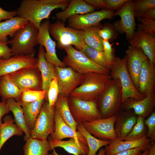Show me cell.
<instances>
[{"mask_svg": "<svg viewBox=\"0 0 155 155\" xmlns=\"http://www.w3.org/2000/svg\"><path fill=\"white\" fill-rule=\"evenodd\" d=\"M70 0H23L16 11L18 16L33 23L38 28L42 21L48 19L54 9H65Z\"/></svg>", "mask_w": 155, "mask_h": 155, "instance_id": "cell-1", "label": "cell"}, {"mask_svg": "<svg viewBox=\"0 0 155 155\" xmlns=\"http://www.w3.org/2000/svg\"><path fill=\"white\" fill-rule=\"evenodd\" d=\"M81 83L70 96L85 101H96L112 80L109 74L91 72L84 74Z\"/></svg>", "mask_w": 155, "mask_h": 155, "instance_id": "cell-2", "label": "cell"}, {"mask_svg": "<svg viewBox=\"0 0 155 155\" xmlns=\"http://www.w3.org/2000/svg\"><path fill=\"white\" fill-rule=\"evenodd\" d=\"M38 32V29L30 22L18 30L7 42L11 45L13 55H35Z\"/></svg>", "mask_w": 155, "mask_h": 155, "instance_id": "cell-3", "label": "cell"}, {"mask_svg": "<svg viewBox=\"0 0 155 155\" xmlns=\"http://www.w3.org/2000/svg\"><path fill=\"white\" fill-rule=\"evenodd\" d=\"M122 88L118 79H112L103 93L96 101L102 118L116 115L121 109Z\"/></svg>", "mask_w": 155, "mask_h": 155, "instance_id": "cell-4", "label": "cell"}, {"mask_svg": "<svg viewBox=\"0 0 155 155\" xmlns=\"http://www.w3.org/2000/svg\"><path fill=\"white\" fill-rule=\"evenodd\" d=\"M49 31L50 35L57 41L56 46L60 49L73 45L78 51H81L86 44L83 38V30L66 27L64 22L60 21L57 20L51 23Z\"/></svg>", "mask_w": 155, "mask_h": 155, "instance_id": "cell-5", "label": "cell"}, {"mask_svg": "<svg viewBox=\"0 0 155 155\" xmlns=\"http://www.w3.org/2000/svg\"><path fill=\"white\" fill-rule=\"evenodd\" d=\"M109 74L112 79H118L120 82L122 88V103L128 98L140 100L145 97L139 92L135 86L127 69L126 55L122 58L115 57L112 63Z\"/></svg>", "mask_w": 155, "mask_h": 155, "instance_id": "cell-6", "label": "cell"}, {"mask_svg": "<svg viewBox=\"0 0 155 155\" xmlns=\"http://www.w3.org/2000/svg\"><path fill=\"white\" fill-rule=\"evenodd\" d=\"M64 49L67 55L64 58L63 62L77 72L81 74L94 72L109 74L110 69L96 64L81 52L75 49L72 45L67 46Z\"/></svg>", "mask_w": 155, "mask_h": 155, "instance_id": "cell-7", "label": "cell"}, {"mask_svg": "<svg viewBox=\"0 0 155 155\" xmlns=\"http://www.w3.org/2000/svg\"><path fill=\"white\" fill-rule=\"evenodd\" d=\"M67 99L71 114L78 123L90 122L102 118L96 101H85L70 96Z\"/></svg>", "mask_w": 155, "mask_h": 155, "instance_id": "cell-8", "label": "cell"}, {"mask_svg": "<svg viewBox=\"0 0 155 155\" xmlns=\"http://www.w3.org/2000/svg\"><path fill=\"white\" fill-rule=\"evenodd\" d=\"M55 129V107H50L47 100L44 102L36 120L30 136L41 140H47Z\"/></svg>", "mask_w": 155, "mask_h": 155, "instance_id": "cell-9", "label": "cell"}, {"mask_svg": "<svg viewBox=\"0 0 155 155\" xmlns=\"http://www.w3.org/2000/svg\"><path fill=\"white\" fill-rule=\"evenodd\" d=\"M12 81L21 90H42L41 75L37 65L24 68L9 74Z\"/></svg>", "mask_w": 155, "mask_h": 155, "instance_id": "cell-10", "label": "cell"}, {"mask_svg": "<svg viewBox=\"0 0 155 155\" xmlns=\"http://www.w3.org/2000/svg\"><path fill=\"white\" fill-rule=\"evenodd\" d=\"M58 80L59 95L68 98L72 91L82 83L84 74H80L70 67L62 68L55 66Z\"/></svg>", "mask_w": 155, "mask_h": 155, "instance_id": "cell-11", "label": "cell"}, {"mask_svg": "<svg viewBox=\"0 0 155 155\" xmlns=\"http://www.w3.org/2000/svg\"><path fill=\"white\" fill-rule=\"evenodd\" d=\"M115 11L106 9L83 14L72 16L67 20L69 26L73 28L83 30L91 26L98 25L104 19L111 20L114 16Z\"/></svg>", "mask_w": 155, "mask_h": 155, "instance_id": "cell-12", "label": "cell"}, {"mask_svg": "<svg viewBox=\"0 0 155 155\" xmlns=\"http://www.w3.org/2000/svg\"><path fill=\"white\" fill-rule=\"evenodd\" d=\"M116 115L111 117L82 123L85 129L94 137L108 141L117 139L114 129Z\"/></svg>", "mask_w": 155, "mask_h": 155, "instance_id": "cell-13", "label": "cell"}, {"mask_svg": "<svg viewBox=\"0 0 155 155\" xmlns=\"http://www.w3.org/2000/svg\"><path fill=\"white\" fill-rule=\"evenodd\" d=\"M117 16L120 17L121 19L115 22L114 27L117 32L125 33L129 40H131L134 35L136 26L133 0H128L115 12L114 16Z\"/></svg>", "mask_w": 155, "mask_h": 155, "instance_id": "cell-14", "label": "cell"}, {"mask_svg": "<svg viewBox=\"0 0 155 155\" xmlns=\"http://www.w3.org/2000/svg\"><path fill=\"white\" fill-rule=\"evenodd\" d=\"M51 23L48 19L40 23L38 29L37 44L44 47L46 52L44 57L46 60L55 66L64 68L66 66L58 57L56 51V42L51 38L49 31Z\"/></svg>", "mask_w": 155, "mask_h": 155, "instance_id": "cell-15", "label": "cell"}, {"mask_svg": "<svg viewBox=\"0 0 155 155\" xmlns=\"http://www.w3.org/2000/svg\"><path fill=\"white\" fill-rule=\"evenodd\" d=\"M125 53L127 69L138 91L139 75L143 63L148 58L141 48L131 45Z\"/></svg>", "mask_w": 155, "mask_h": 155, "instance_id": "cell-16", "label": "cell"}, {"mask_svg": "<svg viewBox=\"0 0 155 155\" xmlns=\"http://www.w3.org/2000/svg\"><path fill=\"white\" fill-rule=\"evenodd\" d=\"M34 55H13L7 59H0V78L21 69L37 65Z\"/></svg>", "mask_w": 155, "mask_h": 155, "instance_id": "cell-17", "label": "cell"}, {"mask_svg": "<svg viewBox=\"0 0 155 155\" xmlns=\"http://www.w3.org/2000/svg\"><path fill=\"white\" fill-rule=\"evenodd\" d=\"M155 106V92L148 95L143 99L137 100L130 98L121 104V109L132 110L138 117L146 119L154 111Z\"/></svg>", "mask_w": 155, "mask_h": 155, "instance_id": "cell-18", "label": "cell"}, {"mask_svg": "<svg viewBox=\"0 0 155 155\" xmlns=\"http://www.w3.org/2000/svg\"><path fill=\"white\" fill-rule=\"evenodd\" d=\"M116 115L114 123L115 133L117 139L123 140L132 130L138 116L132 109H121Z\"/></svg>", "mask_w": 155, "mask_h": 155, "instance_id": "cell-19", "label": "cell"}, {"mask_svg": "<svg viewBox=\"0 0 155 155\" xmlns=\"http://www.w3.org/2000/svg\"><path fill=\"white\" fill-rule=\"evenodd\" d=\"M128 42L131 45L141 48L151 63L155 65V36L138 28L133 38Z\"/></svg>", "mask_w": 155, "mask_h": 155, "instance_id": "cell-20", "label": "cell"}, {"mask_svg": "<svg viewBox=\"0 0 155 155\" xmlns=\"http://www.w3.org/2000/svg\"><path fill=\"white\" fill-rule=\"evenodd\" d=\"M155 65L148 59L143 63L139 75L138 91L145 97L155 92Z\"/></svg>", "mask_w": 155, "mask_h": 155, "instance_id": "cell-21", "label": "cell"}, {"mask_svg": "<svg viewBox=\"0 0 155 155\" xmlns=\"http://www.w3.org/2000/svg\"><path fill=\"white\" fill-rule=\"evenodd\" d=\"M104 148L105 155H115L121 152L137 148H148L150 140L147 137L135 140H122L117 139L110 141Z\"/></svg>", "mask_w": 155, "mask_h": 155, "instance_id": "cell-22", "label": "cell"}, {"mask_svg": "<svg viewBox=\"0 0 155 155\" xmlns=\"http://www.w3.org/2000/svg\"><path fill=\"white\" fill-rule=\"evenodd\" d=\"M55 129L49 136L48 140H62L67 138H74L87 144L86 140L80 132L75 131L62 120L57 110L55 108Z\"/></svg>", "mask_w": 155, "mask_h": 155, "instance_id": "cell-23", "label": "cell"}, {"mask_svg": "<svg viewBox=\"0 0 155 155\" xmlns=\"http://www.w3.org/2000/svg\"><path fill=\"white\" fill-rule=\"evenodd\" d=\"M44 47L40 45L37 56V66L42 76V90L47 92L52 81L56 77L55 66L48 62L44 57Z\"/></svg>", "mask_w": 155, "mask_h": 155, "instance_id": "cell-24", "label": "cell"}, {"mask_svg": "<svg viewBox=\"0 0 155 155\" xmlns=\"http://www.w3.org/2000/svg\"><path fill=\"white\" fill-rule=\"evenodd\" d=\"M95 8L85 0H71L66 8L56 14L58 20L65 22L71 17L94 11Z\"/></svg>", "mask_w": 155, "mask_h": 155, "instance_id": "cell-25", "label": "cell"}, {"mask_svg": "<svg viewBox=\"0 0 155 155\" xmlns=\"http://www.w3.org/2000/svg\"><path fill=\"white\" fill-rule=\"evenodd\" d=\"M52 148H63L68 153L73 155H87L88 152V145L78 139L71 138L67 141L48 140Z\"/></svg>", "mask_w": 155, "mask_h": 155, "instance_id": "cell-26", "label": "cell"}, {"mask_svg": "<svg viewBox=\"0 0 155 155\" xmlns=\"http://www.w3.org/2000/svg\"><path fill=\"white\" fill-rule=\"evenodd\" d=\"M23 91L12 81L9 74L0 78V96L2 101L13 98L19 102L21 100Z\"/></svg>", "mask_w": 155, "mask_h": 155, "instance_id": "cell-27", "label": "cell"}, {"mask_svg": "<svg viewBox=\"0 0 155 155\" xmlns=\"http://www.w3.org/2000/svg\"><path fill=\"white\" fill-rule=\"evenodd\" d=\"M45 100L42 99L30 102H18L23 109L25 123L30 133Z\"/></svg>", "mask_w": 155, "mask_h": 155, "instance_id": "cell-28", "label": "cell"}, {"mask_svg": "<svg viewBox=\"0 0 155 155\" xmlns=\"http://www.w3.org/2000/svg\"><path fill=\"white\" fill-rule=\"evenodd\" d=\"M24 146V155H49L53 150L47 140H41L30 136Z\"/></svg>", "mask_w": 155, "mask_h": 155, "instance_id": "cell-29", "label": "cell"}, {"mask_svg": "<svg viewBox=\"0 0 155 155\" xmlns=\"http://www.w3.org/2000/svg\"><path fill=\"white\" fill-rule=\"evenodd\" d=\"M28 22L18 16L4 22H0V41L7 42V36H12L18 30Z\"/></svg>", "mask_w": 155, "mask_h": 155, "instance_id": "cell-30", "label": "cell"}, {"mask_svg": "<svg viewBox=\"0 0 155 155\" xmlns=\"http://www.w3.org/2000/svg\"><path fill=\"white\" fill-rule=\"evenodd\" d=\"M6 101L10 111L13 114L15 124L25 134L24 140L26 141L30 136V132L25 123L23 109L19 102L13 98H8Z\"/></svg>", "mask_w": 155, "mask_h": 155, "instance_id": "cell-31", "label": "cell"}, {"mask_svg": "<svg viewBox=\"0 0 155 155\" xmlns=\"http://www.w3.org/2000/svg\"><path fill=\"white\" fill-rule=\"evenodd\" d=\"M3 123L0 127V150L5 142L13 135H22L23 132L15 124L14 119L9 115L3 119Z\"/></svg>", "mask_w": 155, "mask_h": 155, "instance_id": "cell-32", "label": "cell"}, {"mask_svg": "<svg viewBox=\"0 0 155 155\" xmlns=\"http://www.w3.org/2000/svg\"><path fill=\"white\" fill-rule=\"evenodd\" d=\"M100 25L88 27L83 30V38L86 44L99 51H104L102 39L99 34Z\"/></svg>", "mask_w": 155, "mask_h": 155, "instance_id": "cell-33", "label": "cell"}, {"mask_svg": "<svg viewBox=\"0 0 155 155\" xmlns=\"http://www.w3.org/2000/svg\"><path fill=\"white\" fill-rule=\"evenodd\" d=\"M77 130L80 132L85 138L88 148L87 155H96L97 151L102 147L106 146L110 143V141L100 140L90 134L84 127L82 123H78Z\"/></svg>", "mask_w": 155, "mask_h": 155, "instance_id": "cell-34", "label": "cell"}, {"mask_svg": "<svg viewBox=\"0 0 155 155\" xmlns=\"http://www.w3.org/2000/svg\"><path fill=\"white\" fill-rule=\"evenodd\" d=\"M55 107L64 121L74 131H77L78 123L74 120L69 110L67 98H64L59 94Z\"/></svg>", "mask_w": 155, "mask_h": 155, "instance_id": "cell-35", "label": "cell"}, {"mask_svg": "<svg viewBox=\"0 0 155 155\" xmlns=\"http://www.w3.org/2000/svg\"><path fill=\"white\" fill-rule=\"evenodd\" d=\"M80 51L96 64L110 69L112 63L108 59L104 51H99L86 44Z\"/></svg>", "mask_w": 155, "mask_h": 155, "instance_id": "cell-36", "label": "cell"}, {"mask_svg": "<svg viewBox=\"0 0 155 155\" xmlns=\"http://www.w3.org/2000/svg\"><path fill=\"white\" fill-rule=\"evenodd\" d=\"M145 119L142 117H138L132 130L124 140H135L147 137V129L144 124Z\"/></svg>", "mask_w": 155, "mask_h": 155, "instance_id": "cell-37", "label": "cell"}, {"mask_svg": "<svg viewBox=\"0 0 155 155\" xmlns=\"http://www.w3.org/2000/svg\"><path fill=\"white\" fill-rule=\"evenodd\" d=\"M47 92L46 90H37L25 89L22 92L20 101L30 102L42 99L47 100Z\"/></svg>", "mask_w": 155, "mask_h": 155, "instance_id": "cell-38", "label": "cell"}, {"mask_svg": "<svg viewBox=\"0 0 155 155\" xmlns=\"http://www.w3.org/2000/svg\"><path fill=\"white\" fill-rule=\"evenodd\" d=\"M133 9L135 17L140 18L146 11L155 7V0H133Z\"/></svg>", "mask_w": 155, "mask_h": 155, "instance_id": "cell-39", "label": "cell"}, {"mask_svg": "<svg viewBox=\"0 0 155 155\" xmlns=\"http://www.w3.org/2000/svg\"><path fill=\"white\" fill-rule=\"evenodd\" d=\"M59 94L58 80L56 77L51 82L47 93V101L50 107H55Z\"/></svg>", "mask_w": 155, "mask_h": 155, "instance_id": "cell-40", "label": "cell"}, {"mask_svg": "<svg viewBox=\"0 0 155 155\" xmlns=\"http://www.w3.org/2000/svg\"><path fill=\"white\" fill-rule=\"evenodd\" d=\"M117 32L113 25L106 24L101 27L99 31V34L103 40L113 41L117 37Z\"/></svg>", "mask_w": 155, "mask_h": 155, "instance_id": "cell-41", "label": "cell"}, {"mask_svg": "<svg viewBox=\"0 0 155 155\" xmlns=\"http://www.w3.org/2000/svg\"><path fill=\"white\" fill-rule=\"evenodd\" d=\"M144 124L147 129V137L150 139V144L155 141V112L153 111L144 120Z\"/></svg>", "mask_w": 155, "mask_h": 155, "instance_id": "cell-42", "label": "cell"}, {"mask_svg": "<svg viewBox=\"0 0 155 155\" xmlns=\"http://www.w3.org/2000/svg\"><path fill=\"white\" fill-rule=\"evenodd\" d=\"M137 20L141 22L137 25L138 28L148 33L155 36V20L142 18H137Z\"/></svg>", "mask_w": 155, "mask_h": 155, "instance_id": "cell-43", "label": "cell"}, {"mask_svg": "<svg viewBox=\"0 0 155 155\" xmlns=\"http://www.w3.org/2000/svg\"><path fill=\"white\" fill-rule=\"evenodd\" d=\"M128 0H104L106 9L113 10L119 9Z\"/></svg>", "mask_w": 155, "mask_h": 155, "instance_id": "cell-44", "label": "cell"}, {"mask_svg": "<svg viewBox=\"0 0 155 155\" xmlns=\"http://www.w3.org/2000/svg\"><path fill=\"white\" fill-rule=\"evenodd\" d=\"M104 51L108 60L111 63L115 57L112 45L108 41L102 39Z\"/></svg>", "mask_w": 155, "mask_h": 155, "instance_id": "cell-45", "label": "cell"}, {"mask_svg": "<svg viewBox=\"0 0 155 155\" xmlns=\"http://www.w3.org/2000/svg\"><path fill=\"white\" fill-rule=\"evenodd\" d=\"M7 42L0 41V59H7L13 56Z\"/></svg>", "mask_w": 155, "mask_h": 155, "instance_id": "cell-46", "label": "cell"}, {"mask_svg": "<svg viewBox=\"0 0 155 155\" xmlns=\"http://www.w3.org/2000/svg\"><path fill=\"white\" fill-rule=\"evenodd\" d=\"M17 15L16 10L8 11L3 9L0 6V22L2 20H7L16 17Z\"/></svg>", "mask_w": 155, "mask_h": 155, "instance_id": "cell-47", "label": "cell"}, {"mask_svg": "<svg viewBox=\"0 0 155 155\" xmlns=\"http://www.w3.org/2000/svg\"><path fill=\"white\" fill-rule=\"evenodd\" d=\"M145 150L142 148H137L122 151L115 155H141Z\"/></svg>", "mask_w": 155, "mask_h": 155, "instance_id": "cell-48", "label": "cell"}, {"mask_svg": "<svg viewBox=\"0 0 155 155\" xmlns=\"http://www.w3.org/2000/svg\"><path fill=\"white\" fill-rule=\"evenodd\" d=\"M87 3L96 8L102 9L106 8V5L104 0H85Z\"/></svg>", "mask_w": 155, "mask_h": 155, "instance_id": "cell-49", "label": "cell"}, {"mask_svg": "<svg viewBox=\"0 0 155 155\" xmlns=\"http://www.w3.org/2000/svg\"><path fill=\"white\" fill-rule=\"evenodd\" d=\"M10 111L6 101H2L0 102V127L2 124V119L5 114Z\"/></svg>", "mask_w": 155, "mask_h": 155, "instance_id": "cell-50", "label": "cell"}, {"mask_svg": "<svg viewBox=\"0 0 155 155\" xmlns=\"http://www.w3.org/2000/svg\"><path fill=\"white\" fill-rule=\"evenodd\" d=\"M140 18L155 20V7L145 11Z\"/></svg>", "mask_w": 155, "mask_h": 155, "instance_id": "cell-51", "label": "cell"}, {"mask_svg": "<svg viewBox=\"0 0 155 155\" xmlns=\"http://www.w3.org/2000/svg\"><path fill=\"white\" fill-rule=\"evenodd\" d=\"M148 148V151L146 155H155V142L150 144Z\"/></svg>", "mask_w": 155, "mask_h": 155, "instance_id": "cell-52", "label": "cell"}, {"mask_svg": "<svg viewBox=\"0 0 155 155\" xmlns=\"http://www.w3.org/2000/svg\"><path fill=\"white\" fill-rule=\"evenodd\" d=\"M105 150L104 148H102L100 149L97 155H104L105 154Z\"/></svg>", "mask_w": 155, "mask_h": 155, "instance_id": "cell-53", "label": "cell"}, {"mask_svg": "<svg viewBox=\"0 0 155 155\" xmlns=\"http://www.w3.org/2000/svg\"><path fill=\"white\" fill-rule=\"evenodd\" d=\"M148 151V148L146 149L143 151L141 154V155H146Z\"/></svg>", "mask_w": 155, "mask_h": 155, "instance_id": "cell-54", "label": "cell"}, {"mask_svg": "<svg viewBox=\"0 0 155 155\" xmlns=\"http://www.w3.org/2000/svg\"><path fill=\"white\" fill-rule=\"evenodd\" d=\"M53 153L54 155H59L56 152V150H55V148H53Z\"/></svg>", "mask_w": 155, "mask_h": 155, "instance_id": "cell-55", "label": "cell"}, {"mask_svg": "<svg viewBox=\"0 0 155 155\" xmlns=\"http://www.w3.org/2000/svg\"><path fill=\"white\" fill-rule=\"evenodd\" d=\"M49 155H54V154H53V153L52 152V153L50 154H49Z\"/></svg>", "mask_w": 155, "mask_h": 155, "instance_id": "cell-56", "label": "cell"}, {"mask_svg": "<svg viewBox=\"0 0 155 155\" xmlns=\"http://www.w3.org/2000/svg\"><path fill=\"white\" fill-rule=\"evenodd\" d=\"M104 155H105V154Z\"/></svg>", "mask_w": 155, "mask_h": 155, "instance_id": "cell-57", "label": "cell"}, {"mask_svg": "<svg viewBox=\"0 0 155 155\" xmlns=\"http://www.w3.org/2000/svg\"></svg>", "mask_w": 155, "mask_h": 155, "instance_id": "cell-58", "label": "cell"}]
</instances>
